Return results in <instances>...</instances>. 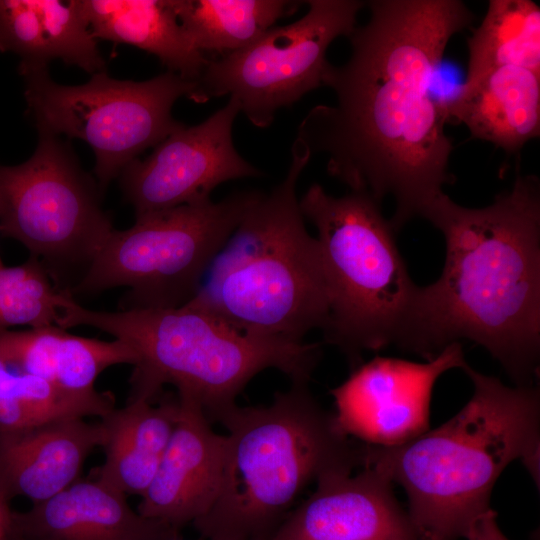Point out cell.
Returning a JSON list of instances; mask_svg holds the SVG:
<instances>
[{
	"label": "cell",
	"instance_id": "2",
	"mask_svg": "<svg viewBox=\"0 0 540 540\" xmlns=\"http://www.w3.org/2000/svg\"><path fill=\"white\" fill-rule=\"evenodd\" d=\"M445 240L440 277L418 286L395 345L427 360L462 339L497 360L516 386L535 385L540 356V182L517 173L483 208L445 193L422 216Z\"/></svg>",
	"mask_w": 540,
	"mask_h": 540
},
{
	"label": "cell",
	"instance_id": "28",
	"mask_svg": "<svg viewBox=\"0 0 540 540\" xmlns=\"http://www.w3.org/2000/svg\"><path fill=\"white\" fill-rule=\"evenodd\" d=\"M0 540H12V510L0 493Z\"/></svg>",
	"mask_w": 540,
	"mask_h": 540
},
{
	"label": "cell",
	"instance_id": "14",
	"mask_svg": "<svg viewBox=\"0 0 540 540\" xmlns=\"http://www.w3.org/2000/svg\"><path fill=\"white\" fill-rule=\"evenodd\" d=\"M269 540H420L393 483L369 466L322 476Z\"/></svg>",
	"mask_w": 540,
	"mask_h": 540
},
{
	"label": "cell",
	"instance_id": "16",
	"mask_svg": "<svg viewBox=\"0 0 540 540\" xmlns=\"http://www.w3.org/2000/svg\"><path fill=\"white\" fill-rule=\"evenodd\" d=\"M12 540H181V530L142 516L99 480L76 481L26 511H12Z\"/></svg>",
	"mask_w": 540,
	"mask_h": 540
},
{
	"label": "cell",
	"instance_id": "5",
	"mask_svg": "<svg viewBox=\"0 0 540 540\" xmlns=\"http://www.w3.org/2000/svg\"><path fill=\"white\" fill-rule=\"evenodd\" d=\"M90 326L129 345L137 356L128 401H155L164 385L197 402L219 421L260 372L275 369L291 382L309 383L321 344L291 342L241 332L188 303L177 308L116 312L82 307L66 291L57 326Z\"/></svg>",
	"mask_w": 540,
	"mask_h": 540
},
{
	"label": "cell",
	"instance_id": "3",
	"mask_svg": "<svg viewBox=\"0 0 540 540\" xmlns=\"http://www.w3.org/2000/svg\"><path fill=\"white\" fill-rule=\"evenodd\" d=\"M473 393L451 419L401 445L365 444L363 466L400 485L420 540H458L490 508L504 469L520 460L539 482L540 391L508 386L467 362Z\"/></svg>",
	"mask_w": 540,
	"mask_h": 540
},
{
	"label": "cell",
	"instance_id": "9",
	"mask_svg": "<svg viewBox=\"0 0 540 540\" xmlns=\"http://www.w3.org/2000/svg\"><path fill=\"white\" fill-rule=\"evenodd\" d=\"M19 72L37 130L89 144L100 190L183 125L172 116V107L182 96L191 100L196 87L170 71L141 82L114 79L104 71L81 85L56 83L48 68Z\"/></svg>",
	"mask_w": 540,
	"mask_h": 540
},
{
	"label": "cell",
	"instance_id": "22",
	"mask_svg": "<svg viewBox=\"0 0 540 540\" xmlns=\"http://www.w3.org/2000/svg\"><path fill=\"white\" fill-rule=\"evenodd\" d=\"M92 35L155 55L168 71L196 82L209 58L179 23L175 0H76Z\"/></svg>",
	"mask_w": 540,
	"mask_h": 540
},
{
	"label": "cell",
	"instance_id": "26",
	"mask_svg": "<svg viewBox=\"0 0 540 540\" xmlns=\"http://www.w3.org/2000/svg\"><path fill=\"white\" fill-rule=\"evenodd\" d=\"M51 279L48 268L35 256L11 267L0 259V330L57 326L67 288L54 286Z\"/></svg>",
	"mask_w": 540,
	"mask_h": 540
},
{
	"label": "cell",
	"instance_id": "27",
	"mask_svg": "<svg viewBox=\"0 0 540 540\" xmlns=\"http://www.w3.org/2000/svg\"><path fill=\"white\" fill-rule=\"evenodd\" d=\"M463 538L467 540H509L500 530L497 512L489 508L468 525Z\"/></svg>",
	"mask_w": 540,
	"mask_h": 540
},
{
	"label": "cell",
	"instance_id": "6",
	"mask_svg": "<svg viewBox=\"0 0 540 540\" xmlns=\"http://www.w3.org/2000/svg\"><path fill=\"white\" fill-rule=\"evenodd\" d=\"M291 154L285 178L260 192L187 303L241 332L303 342L324 328L329 297L319 244L296 194L312 156L296 139Z\"/></svg>",
	"mask_w": 540,
	"mask_h": 540
},
{
	"label": "cell",
	"instance_id": "23",
	"mask_svg": "<svg viewBox=\"0 0 540 540\" xmlns=\"http://www.w3.org/2000/svg\"><path fill=\"white\" fill-rule=\"evenodd\" d=\"M300 1L175 0L179 23L204 55L240 50L295 13Z\"/></svg>",
	"mask_w": 540,
	"mask_h": 540
},
{
	"label": "cell",
	"instance_id": "4",
	"mask_svg": "<svg viewBox=\"0 0 540 540\" xmlns=\"http://www.w3.org/2000/svg\"><path fill=\"white\" fill-rule=\"evenodd\" d=\"M307 382H291L271 403L236 405L227 430L222 481L210 510L192 525L205 540H269L311 483L363 466L365 444L342 434Z\"/></svg>",
	"mask_w": 540,
	"mask_h": 540
},
{
	"label": "cell",
	"instance_id": "24",
	"mask_svg": "<svg viewBox=\"0 0 540 540\" xmlns=\"http://www.w3.org/2000/svg\"><path fill=\"white\" fill-rule=\"evenodd\" d=\"M467 46L469 61L463 86L505 66L540 73L539 6L530 0H490Z\"/></svg>",
	"mask_w": 540,
	"mask_h": 540
},
{
	"label": "cell",
	"instance_id": "7",
	"mask_svg": "<svg viewBox=\"0 0 540 540\" xmlns=\"http://www.w3.org/2000/svg\"><path fill=\"white\" fill-rule=\"evenodd\" d=\"M299 206L316 228L328 288L324 341L355 368L364 352L396 344L418 286L390 221L371 197H335L314 183Z\"/></svg>",
	"mask_w": 540,
	"mask_h": 540
},
{
	"label": "cell",
	"instance_id": "1",
	"mask_svg": "<svg viewBox=\"0 0 540 540\" xmlns=\"http://www.w3.org/2000/svg\"><path fill=\"white\" fill-rule=\"evenodd\" d=\"M368 22L348 36L349 59L324 85L336 104L313 107L296 140L326 154L328 174L381 205L392 196L395 232L452 184L446 101L432 86L449 40L474 15L460 0H371Z\"/></svg>",
	"mask_w": 540,
	"mask_h": 540
},
{
	"label": "cell",
	"instance_id": "10",
	"mask_svg": "<svg viewBox=\"0 0 540 540\" xmlns=\"http://www.w3.org/2000/svg\"><path fill=\"white\" fill-rule=\"evenodd\" d=\"M299 20L272 27L250 45L208 60L191 98L204 103L230 95L256 127L266 128L276 112L324 85L330 44L356 27L358 0H309Z\"/></svg>",
	"mask_w": 540,
	"mask_h": 540
},
{
	"label": "cell",
	"instance_id": "11",
	"mask_svg": "<svg viewBox=\"0 0 540 540\" xmlns=\"http://www.w3.org/2000/svg\"><path fill=\"white\" fill-rule=\"evenodd\" d=\"M100 191L60 136L38 131L27 161L0 164V233L43 263L87 269L113 231Z\"/></svg>",
	"mask_w": 540,
	"mask_h": 540
},
{
	"label": "cell",
	"instance_id": "17",
	"mask_svg": "<svg viewBox=\"0 0 540 540\" xmlns=\"http://www.w3.org/2000/svg\"><path fill=\"white\" fill-rule=\"evenodd\" d=\"M103 442L99 422L71 417L0 430V493L10 501H45L78 481L90 453Z\"/></svg>",
	"mask_w": 540,
	"mask_h": 540
},
{
	"label": "cell",
	"instance_id": "12",
	"mask_svg": "<svg viewBox=\"0 0 540 540\" xmlns=\"http://www.w3.org/2000/svg\"><path fill=\"white\" fill-rule=\"evenodd\" d=\"M239 112L238 102L230 97L203 122L183 124L148 157L130 163L119 177L135 216L208 201L224 182L262 176L233 144L232 128Z\"/></svg>",
	"mask_w": 540,
	"mask_h": 540
},
{
	"label": "cell",
	"instance_id": "18",
	"mask_svg": "<svg viewBox=\"0 0 540 540\" xmlns=\"http://www.w3.org/2000/svg\"><path fill=\"white\" fill-rule=\"evenodd\" d=\"M0 358L14 370L82 397L99 393L95 381L106 368L137 362L135 352L121 340L80 337L55 325L0 330Z\"/></svg>",
	"mask_w": 540,
	"mask_h": 540
},
{
	"label": "cell",
	"instance_id": "25",
	"mask_svg": "<svg viewBox=\"0 0 540 540\" xmlns=\"http://www.w3.org/2000/svg\"><path fill=\"white\" fill-rule=\"evenodd\" d=\"M115 408L110 392L90 397L66 393L14 370L0 358V430H17L71 417L102 418Z\"/></svg>",
	"mask_w": 540,
	"mask_h": 540
},
{
	"label": "cell",
	"instance_id": "15",
	"mask_svg": "<svg viewBox=\"0 0 540 540\" xmlns=\"http://www.w3.org/2000/svg\"><path fill=\"white\" fill-rule=\"evenodd\" d=\"M178 416L159 467L141 497L144 517L181 530L204 516L219 493L225 434L215 432L202 407L177 396Z\"/></svg>",
	"mask_w": 540,
	"mask_h": 540
},
{
	"label": "cell",
	"instance_id": "20",
	"mask_svg": "<svg viewBox=\"0 0 540 540\" xmlns=\"http://www.w3.org/2000/svg\"><path fill=\"white\" fill-rule=\"evenodd\" d=\"M448 121L463 123L471 136L516 153L540 135V73L505 66L461 86L446 101Z\"/></svg>",
	"mask_w": 540,
	"mask_h": 540
},
{
	"label": "cell",
	"instance_id": "19",
	"mask_svg": "<svg viewBox=\"0 0 540 540\" xmlns=\"http://www.w3.org/2000/svg\"><path fill=\"white\" fill-rule=\"evenodd\" d=\"M96 40L76 0H0V51L18 55L19 68H48L58 59L104 72Z\"/></svg>",
	"mask_w": 540,
	"mask_h": 540
},
{
	"label": "cell",
	"instance_id": "21",
	"mask_svg": "<svg viewBox=\"0 0 540 540\" xmlns=\"http://www.w3.org/2000/svg\"><path fill=\"white\" fill-rule=\"evenodd\" d=\"M178 399L132 400L100 418L105 458L97 480L127 495L142 496L170 442Z\"/></svg>",
	"mask_w": 540,
	"mask_h": 540
},
{
	"label": "cell",
	"instance_id": "13",
	"mask_svg": "<svg viewBox=\"0 0 540 540\" xmlns=\"http://www.w3.org/2000/svg\"><path fill=\"white\" fill-rule=\"evenodd\" d=\"M466 362L460 342L426 362L381 356L362 362L330 390L337 428L378 447L411 441L429 430L430 402L438 378Z\"/></svg>",
	"mask_w": 540,
	"mask_h": 540
},
{
	"label": "cell",
	"instance_id": "8",
	"mask_svg": "<svg viewBox=\"0 0 540 540\" xmlns=\"http://www.w3.org/2000/svg\"><path fill=\"white\" fill-rule=\"evenodd\" d=\"M240 191L212 200L136 216L115 230L94 256L71 294L114 287L129 290L121 310L177 308L197 293L212 262L258 197Z\"/></svg>",
	"mask_w": 540,
	"mask_h": 540
}]
</instances>
